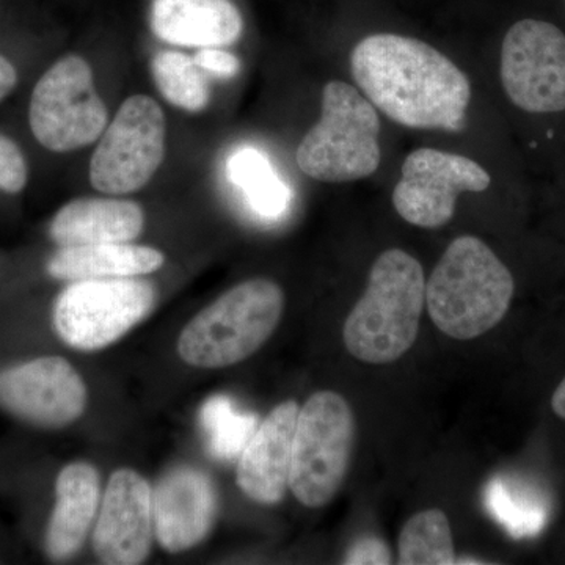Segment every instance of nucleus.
I'll return each instance as SVG.
<instances>
[{
	"label": "nucleus",
	"instance_id": "obj_1",
	"mask_svg": "<svg viewBox=\"0 0 565 565\" xmlns=\"http://www.w3.org/2000/svg\"><path fill=\"white\" fill-rule=\"evenodd\" d=\"M351 73L373 106L397 125L462 131L470 79L426 41L390 32L364 36L352 50Z\"/></svg>",
	"mask_w": 565,
	"mask_h": 565
},
{
	"label": "nucleus",
	"instance_id": "obj_2",
	"mask_svg": "<svg viewBox=\"0 0 565 565\" xmlns=\"http://www.w3.org/2000/svg\"><path fill=\"white\" fill-rule=\"evenodd\" d=\"M514 292V277L492 248L478 237L460 236L426 281L427 311L441 333L470 341L503 321Z\"/></svg>",
	"mask_w": 565,
	"mask_h": 565
},
{
	"label": "nucleus",
	"instance_id": "obj_3",
	"mask_svg": "<svg viewBox=\"0 0 565 565\" xmlns=\"http://www.w3.org/2000/svg\"><path fill=\"white\" fill-rule=\"evenodd\" d=\"M426 305L422 264L401 248L375 259L366 291L345 319V349L360 362L388 364L411 351Z\"/></svg>",
	"mask_w": 565,
	"mask_h": 565
},
{
	"label": "nucleus",
	"instance_id": "obj_4",
	"mask_svg": "<svg viewBox=\"0 0 565 565\" xmlns=\"http://www.w3.org/2000/svg\"><path fill=\"white\" fill-rule=\"evenodd\" d=\"M285 292L269 278L233 286L200 311L178 338L182 362L221 370L250 359L277 330Z\"/></svg>",
	"mask_w": 565,
	"mask_h": 565
},
{
	"label": "nucleus",
	"instance_id": "obj_5",
	"mask_svg": "<svg viewBox=\"0 0 565 565\" xmlns=\"http://www.w3.org/2000/svg\"><path fill=\"white\" fill-rule=\"evenodd\" d=\"M379 136L373 103L352 85L330 81L322 92L321 118L297 147V166L319 182L364 180L381 166Z\"/></svg>",
	"mask_w": 565,
	"mask_h": 565
},
{
	"label": "nucleus",
	"instance_id": "obj_6",
	"mask_svg": "<svg viewBox=\"0 0 565 565\" xmlns=\"http://www.w3.org/2000/svg\"><path fill=\"white\" fill-rule=\"evenodd\" d=\"M355 415L340 393L318 392L297 416L289 489L305 508H323L337 497L352 462Z\"/></svg>",
	"mask_w": 565,
	"mask_h": 565
},
{
	"label": "nucleus",
	"instance_id": "obj_7",
	"mask_svg": "<svg viewBox=\"0 0 565 565\" xmlns=\"http://www.w3.org/2000/svg\"><path fill=\"white\" fill-rule=\"evenodd\" d=\"M500 81L520 114L565 118V29L541 17L512 22L501 41Z\"/></svg>",
	"mask_w": 565,
	"mask_h": 565
},
{
	"label": "nucleus",
	"instance_id": "obj_8",
	"mask_svg": "<svg viewBox=\"0 0 565 565\" xmlns=\"http://www.w3.org/2000/svg\"><path fill=\"white\" fill-rule=\"evenodd\" d=\"M158 294L139 277L73 281L55 300L54 327L77 351L117 343L154 310Z\"/></svg>",
	"mask_w": 565,
	"mask_h": 565
},
{
	"label": "nucleus",
	"instance_id": "obj_9",
	"mask_svg": "<svg viewBox=\"0 0 565 565\" xmlns=\"http://www.w3.org/2000/svg\"><path fill=\"white\" fill-rule=\"evenodd\" d=\"M29 122L46 150L70 152L95 143L109 122V110L95 88L92 66L81 55L55 62L32 92Z\"/></svg>",
	"mask_w": 565,
	"mask_h": 565
},
{
	"label": "nucleus",
	"instance_id": "obj_10",
	"mask_svg": "<svg viewBox=\"0 0 565 565\" xmlns=\"http://www.w3.org/2000/svg\"><path fill=\"white\" fill-rule=\"evenodd\" d=\"M166 115L154 99H126L93 152V189L107 195H128L148 184L166 158Z\"/></svg>",
	"mask_w": 565,
	"mask_h": 565
},
{
	"label": "nucleus",
	"instance_id": "obj_11",
	"mask_svg": "<svg viewBox=\"0 0 565 565\" xmlns=\"http://www.w3.org/2000/svg\"><path fill=\"white\" fill-rule=\"evenodd\" d=\"M492 177L465 156L419 148L405 158L393 192L397 214L419 228H440L455 217L462 192H484Z\"/></svg>",
	"mask_w": 565,
	"mask_h": 565
},
{
	"label": "nucleus",
	"instance_id": "obj_12",
	"mask_svg": "<svg viewBox=\"0 0 565 565\" xmlns=\"http://www.w3.org/2000/svg\"><path fill=\"white\" fill-rule=\"evenodd\" d=\"M88 390L62 356H41L0 373V407L44 429H62L84 415Z\"/></svg>",
	"mask_w": 565,
	"mask_h": 565
},
{
	"label": "nucleus",
	"instance_id": "obj_13",
	"mask_svg": "<svg viewBox=\"0 0 565 565\" xmlns=\"http://www.w3.org/2000/svg\"><path fill=\"white\" fill-rule=\"evenodd\" d=\"M154 537L152 487L131 468L110 476L93 530V552L107 565L143 563Z\"/></svg>",
	"mask_w": 565,
	"mask_h": 565
},
{
	"label": "nucleus",
	"instance_id": "obj_14",
	"mask_svg": "<svg viewBox=\"0 0 565 565\" xmlns=\"http://www.w3.org/2000/svg\"><path fill=\"white\" fill-rule=\"evenodd\" d=\"M154 535L169 553L199 545L217 516V492L210 476L193 467L169 471L152 490Z\"/></svg>",
	"mask_w": 565,
	"mask_h": 565
},
{
	"label": "nucleus",
	"instance_id": "obj_15",
	"mask_svg": "<svg viewBox=\"0 0 565 565\" xmlns=\"http://www.w3.org/2000/svg\"><path fill=\"white\" fill-rule=\"evenodd\" d=\"M300 405L289 399L278 404L253 433L241 452L236 481L255 503H280L289 487L292 440Z\"/></svg>",
	"mask_w": 565,
	"mask_h": 565
},
{
	"label": "nucleus",
	"instance_id": "obj_16",
	"mask_svg": "<svg viewBox=\"0 0 565 565\" xmlns=\"http://www.w3.org/2000/svg\"><path fill=\"white\" fill-rule=\"evenodd\" d=\"M151 32L181 47H226L241 40L244 17L233 0H151Z\"/></svg>",
	"mask_w": 565,
	"mask_h": 565
},
{
	"label": "nucleus",
	"instance_id": "obj_17",
	"mask_svg": "<svg viewBox=\"0 0 565 565\" xmlns=\"http://www.w3.org/2000/svg\"><path fill=\"white\" fill-rule=\"evenodd\" d=\"M102 478L87 462L66 465L55 482V508L46 533V552L55 561L76 555L98 515Z\"/></svg>",
	"mask_w": 565,
	"mask_h": 565
},
{
	"label": "nucleus",
	"instance_id": "obj_18",
	"mask_svg": "<svg viewBox=\"0 0 565 565\" xmlns=\"http://www.w3.org/2000/svg\"><path fill=\"white\" fill-rule=\"evenodd\" d=\"M145 226L140 204L120 199H77L54 215L50 234L58 247L132 243Z\"/></svg>",
	"mask_w": 565,
	"mask_h": 565
},
{
	"label": "nucleus",
	"instance_id": "obj_19",
	"mask_svg": "<svg viewBox=\"0 0 565 565\" xmlns=\"http://www.w3.org/2000/svg\"><path fill=\"white\" fill-rule=\"evenodd\" d=\"M166 255L145 245L96 244L61 247L47 263L55 280L79 281L93 278L140 277L161 269Z\"/></svg>",
	"mask_w": 565,
	"mask_h": 565
},
{
	"label": "nucleus",
	"instance_id": "obj_20",
	"mask_svg": "<svg viewBox=\"0 0 565 565\" xmlns=\"http://www.w3.org/2000/svg\"><path fill=\"white\" fill-rule=\"evenodd\" d=\"M397 552L403 565L456 564L455 541L448 516L440 509L416 512L405 522Z\"/></svg>",
	"mask_w": 565,
	"mask_h": 565
},
{
	"label": "nucleus",
	"instance_id": "obj_21",
	"mask_svg": "<svg viewBox=\"0 0 565 565\" xmlns=\"http://www.w3.org/2000/svg\"><path fill=\"white\" fill-rule=\"evenodd\" d=\"M486 501L490 514L514 537L535 535L545 526L548 509L544 498L515 479H494L487 487Z\"/></svg>",
	"mask_w": 565,
	"mask_h": 565
},
{
	"label": "nucleus",
	"instance_id": "obj_22",
	"mask_svg": "<svg viewBox=\"0 0 565 565\" xmlns=\"http://www.w3.org/2000/svg\"><path fill=\"white\" fill-rule=\"evenodd\" d=\"M151 74L159 93L178 109L200 114L210 106V82L193 57L177 51L158 52Z\"/></svg>",
	"mask_w": 565,
	"mask_h": 565
},
{
	"label": "nucleus",
	"instance_id": "obj_23",
	"mask_svg": "<svg viewBox=\"0 0 565 565\" xmlns=\"http://www.w3.org/2000/svg\"><path fill=\"white\" fill-rule=\"evenodd\" d=\"M230 174L244 189L248 203L258 214L274 218L285 212L289 203V191L278 180L262 152H237L230 163Z\"/></svg>",
	"mask_w": 565,
	"mask_h": 565
},
{
	"label": "nucleus",
	"instance_id": "obj_24",
	"mask_svg": "<svg viewBox=\"0 0 565 565\" xmlns=\"http://www.w3.org/2000/svg\"><path fill=\"white\" fill-rule=\"evenodd\" d=\"M202 423L210 437L211 451L217 457H232L243 452L256 430L255 416L234 412L226 397L215 396L202 411Z\"/></svg>",
	"mask_w": 565,
	"mask_h": 565
},
{
	"label": "nucleus",
	"instance_id": "obj_25",
	"mask_svg": "<svg viewBox=\"0 0 565 565\" xmlns=\"http://www.w3.org/2000/svg\"><path fill=\"white\" fill-rule=\"evenodd\" d=\"M24 152L9 137L0 134V191L20 193L28 184Z\"/></svg>",
	"mask_w": 565,
	"mask_h": 565
},
{
	"label": "nucleus",
	"instance_id": "obj_26",
	"mask_svg": "<svg viewBox=\"0 0 565 565\" xmlns=\"http://www.w3.org/2000/svg\"><path fill=\"white\" fill-rule=\"evenodd\" d=\"M193 62L200 70L221 79H233L241 73L239 58L223 47H202L193 55Z\"/></svg>",
	"mask_w": 565,
	"mask_h": 565
},
{
	"label": "nucleus",
	"instance_id": "obj_27",
	"mask_svg": "<svg viewBox=\"0 0 565 565\" xmlns=\"http://www.w3.org/2000/svg\"><path fill=\"white\" fill-rule=\"evenodd\" d=\"M392 552L377 537H363L349 548L344 564H392Z\"/></svg>",
	"mask_w": 565,
	"mask_h": 565
},
{
	"label": "nucleus",
	"instance_id": "obj_28",
	"mask_svg": "<svg viewBox=\"0 0 565 565\" xmlns=\"http://www.w3.org/2000/svg\"><path fill=\"white\" fill-rule=\"evenodd\" d=\"M17 84V68H14L13 63L7 61V58L0 54V102H3V99L14 90Z\"/></svg>",
	"mask_w": 565,
	"mask_h": 565
},
{
	"label": "nucleus",
	"instance_id": "obj_29",
	"mask_svg": "<svg viewBox=\"0 0 565 565\" xmlns=\"http://www.w3.org/2000/svg\"><path fill=\"white\" fill-rule=\"evenodd\" d=\"M552 408L559 418L565 419V377L553 393Z\"/></svg>",
	"mask_w": 565,
	"mask_h": 565
},
{
	"label": "nucleus",
	"instance_id": "obj_30",
	"mask_svg": "<svg viewBox=\"0 0 565 565\" xmlns=\"http://www.w3.org/2000/svg\"><path fill=\"white\" fill-rule=\"evenodd\" d=\"M564 13H565V0H563Z\"/></svg>",
	"mask_w": 565,
	"mask_h": 565
}]
</instances>
